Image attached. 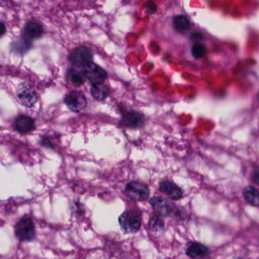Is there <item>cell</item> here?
<instances>
[{
	"label": "cell",
	"instance_id": "cell-17",
	"mask_svg": "<svg viewBox=\"0 0 259 259\" xmlns=\"http://www.w3.org/2000/svg\"><path fill=\"white\" fill-rule=\"evenodd\" d=\"M243 197L245 202L250 206L253 207L259 206V191L254 186H249L245 187L243 190Z\"/></svg>",
	"mask_w": 259,
	"mask_h": 259
},
{
	"label": "cell",
	"instance_id": "cell-7",
	"mask_svg": "<svg viewBox=\"0 0 259 259\" xmlns=\"http://www.w3.org/2000/svg\"><path fill=\"white\" fill-rule=\"evenodd\" d=\"M150 204L156 213L160 217H170L175 212L174 206L165 198L161 197H153L150 199Z\"/></svg>",
	"mask_w": 259,
	"mask_h": 259
},
{
	"label": "cell",
	"instance_id": "cell-18",
	"mask_svg": "<svg viewBox=\"0 0 259 259\" xmlns=\"http://www.w3.org/2000/svg\"><path fill=\"white\" fill-rule=\"evenodd\" d=\"M148 226H149L150 230L152 231H158L164 228V222L161 217L155 215L150 219Z\"/></svg>",
	"mask_w": 259,
	"mask_h": 259
},
{
	"label": "cell",
	"instance_id": "cell-8",
	"mask_svg": "<svg viewBox=\"0 0 259 259\" xmlns=\"http://www.w3.org/2000/svg\"><path fill=\"white\" fill-rule=\"evenodd\" d=\"M65 103L71 111L78 113L87 106V101L86 96L80 91H71L65 98Z\"/></svg>",
	"mask_w": 259,
	"mask_h": 259
},
{
	"label": "cell",
	"instance_id": "cell-16",
	"mask_svg": "<svg viewBox=\"0 0 259 259\" xmlns=\"http://www.w3.org/2000/svg\"><path fill=\"white\" fill-rule=\"evenodd\" d=\"M68 78L70 82L75 86H82L86 81V75L84 74L82 68H77V67H74L69 70Z\"/></svg>",
	"mask_w": 259,
	"mask_h": 259
},
{
	"label": "cell",
	"instance_id": "cell-5",
	"mask_svg": "<svg viewBox=\"0 0 259 259\" xmlns=\"http://www.w3.org/2000/svg\"><path fill=\"white\" fill-rule=\"evenodd\" d=\"M86 79L92 85L104 84L107 77L106 71L94 63H90L82 68Z\"/></svg>",
	"mask_w": 259,
	"mask_h": 259
},
{
	"label": "cell",
	"instance_id": "cell-22",
	"mask_svg": "<svg viewBox=\"0 0 259 259\" xmlns=\"http://www.w3.org/2000/svg\"><path fill=\"white\" fill-rule=\"evenodd\" d=\"M5 32H6V28H5V25H4L3 23L0 22V37L3 36Z\"/></svg>",
	"mask_w": 259,
	"mask_h": 259
},
{
	"label": "cell",
	"instance_id": "cell-4",
	"mask_svg": "<svg viewBox=\"0 0 259 259\" xmlns=\"http://www.w3.org/2000/svg\"><path fill=\"white\" fill-rule=\"evenodd\" d=\"M69 59L77 68H83L88 63H92L93 55L87 47L81 46L70 52Z\"/></svg>",
	"mask_w": 259,
	"mask_h": 259
},
{
	"label": "cell",
	"instance_id": "cell-12",
	"mask_svg": "<svg viewBox=\"0 0 259 259\" xmlns=\"http://www.w3.org/2000/svg\"><path fill=\"white\" fill-rule=\"evenodd\" d=\"M14 126L21 134H28L35 129V120L28 116H18L15 120Z\"/></svg>",
	"mask_w": 259,
	"mask_h": 259
},
{
	"label": "cell",
	"instance_id": "cell-23",
	"mask_svg": "<svg viewBox=\"0 0 259 259\" xmlns=\"http://www.w3.org/2000/svg\"></svg>",
	"mask_w": 259,
	"mask_h": 259
},
{
	"label": "cell",
	"instance_id": "cell-15",
	"mask_svg": "<svg viewBox=\"0 0 259 259\" xmlns=\"http://www.w3.org/2000/svg\"><path fill=\"white\" fill-rule=\"evenodd\" d=\"M91 94L94 99L98 101H103L109 96L110 89L104 84L92 85L91 87Z\"/></svg>",
	"mask_w": 259,
	"mask_h": 259
},
{
	"label": "cell",
	"instance_id": "cell-10",
	"mask_svg": "<svg viewBox=\"0 0 259 259\" xmlns=\"http://www.w3.org/2000/svg\"><path fill=\"white\" fill-rule=\"evenodd\" d=\"M159 190L173 200H179L183 196L182 189L176 183L170 180H164V181L160 182L159 184Z\"/></svg>",
	"mask_w": 259,
	"mask_h": 259
},
{
	"label": "cell",
	"instance_id": "cell-1",
	"mask_svg": "<svg viewBox=\"0 0 259 259\" xmlns=\"http://www.w3.org/2000/svg\"><path fill=\"white\" fill-rule=\"evenodd\" d=\"M119 222L125 233H136L141 228V215L136 210H126L120 216Z\"/></svg>",
	"mask_w": 259,
	"mask_h": 259
},
{
	"label": "cell",
	"instance_id": "cell-20",
	"mask_svg": "<svg viewBox=\"0 0 259 259\" xmlns=\"http://www.w3.org/2000/svg\"><path fill=\"white\" fill-rule=\"evenodd\" d=\"M259 170L258 168H256L253 173H252V181H254L256 184L259 183Z\"/></svg>",
	"mask_w": 259,
	"mask_h": 259
},
{
	"label": "cell",
	"instance_id": "cell-2",
	"mask_svg": "<svg viewBox=\"0 0 259 259\" xmlns=\"http://www.w3.org/2000/svg\"><path fill=\"white\" fill-rule=\"evenodd\" d=\"M15 234L21 242H31L36 236L35 223L31 218L24 217L16 224Z\"/></svg>",
	"mask_w": 259,
	"mask_h": 259
},
{
	"label": "cell",
	"instance_id": "cell-9",
	"mask_svg": "<svg viewBox=\"0 0 259 259\" xmlns=\"http://www.w3.org/2000/svg\"><path fill=\"white\" fill-rule=\"evenodd\" d=\"M144 122V116L136 110L125 111L122 114L121 124L129 129H138L142 127Z\"/></svg>",
	"mask_w": 259,
	"mask_h": 259
},
{
	"label": "cell",
	"instance_id": "cell-14",
	"mask_svg": "<svg viewBox=\"0 0 259 259\" xmlns=\"http://www.w3.org/2000/svg\"><path fill=\"white\" fill-rule=\"evenodd\" d=\"M173 26L176 32L183 33L190 29L191 22L188 16L186 15H177L173 19Z\"/></svg>",
	"mask_w": 259,
	"mask_h": 259
},
{
	"label": "cell",
	"instance_id": "cell-6",
	"mask_svg": "<svg viewBox=\"0 0 259 259\" xmlns=\"http://www.w3.org/2000/svg\"><path fill=\"white\" fill-rule=\"evenodd\" d=\"M17 98L23 106L31 108L37 102L38 95L33 87L28 84L23 83L17 91Z\"/></svg>",
	"mask_w": 259,
	"mask_h": 259
},
{
	"label": "cell",
	"instance_id": "cell-3",
	"mask_svg": "<svg viewBox=\"0 0 259 259\" xmlns=\"http://www.w3.org/2000/svg\"><path fill=\"white\" fill-rule=\"evenodd\" d=\"M125 194L137 202H142L149 198L150 190L148 185L139 181H132L125 186Z\"/></svg>",
	"mask_w": 259,
	"mask_h": 259
},
{
	"label": "cell",
	"instance_id": "cell-21",
	"mask_svg": "<svg viewBox=\"0 0 259 259\" xmlns=\"http://www.w3.org/2000/svg\"><path fill=\"white\" fill-rule=\"evenodd\" d=\"M203 36L200 33H195L191 35V39L195 40V43H200V40L203 38Z\"/></svg>",
	"mask_w": 259,
	"mask_h": 259
},
{
	"label": "cell",
	"instance_id": "cell-13",
	"mask_svg": "<svg viewBox=\"0 0 259 259\" xmlns=\"http://www.w3.org/2000/svg\"><path fill=\"white\" fill-rule=\"evenodd\" d=\"M44 33V29L41 25L36 21H29L24 28L25 39L28 40L40 38Z\"/></svg>",
	"mask_w": 259,
	"mask_h": 259
},
{
	"label": "cell",
	"instance_id": "cell-19",
	"mask_svg": "<svg viewBox=\"0 0 259 259\" xmlns=\"http://www.w3.org/2000/svg\"><path fill=\"white\" fill-rule=\"evenodd\" d=\"M206 48L202 43H194L191 47V55L195 59H201L206 56Z\"/></svg>",
	"mask_w": 259,
	"mask_h": 259
},
{
	"label": "cell",
	"instance_id": "cell-11",
	"mask_svg": "<svg viewBox=\"0 0 259 259\" xmlns=\"http://www.w3.org/2000/svg\"><path fill=\"white\" fill-rule=\"evenodd\" d=\"M210 253L208 247L200 242H190L186 249V254L192 259H203Z\"/></svg>",
	"mask_w": 259,
	"mask_h": 259
}]
</instances>
